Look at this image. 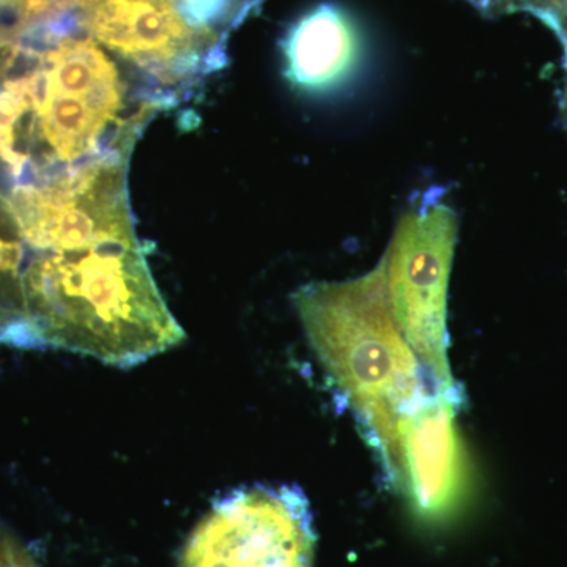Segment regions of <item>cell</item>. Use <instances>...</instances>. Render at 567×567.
Masks as SVG:
<instances>
[{
    "mask_svg": "<svg viewBox=\"0 0 567 567\" xmlns=\"http://www.w3.org/2000/svg\"><path fill=\"white\" fill-rule=\"evenodd\" d=\"M25 349H63L132 368L185 339L141 244L40 252L21 274Z\"/></svg>",
    "mask_w": 567,
    "mask_h": 567,
    "instance_id": "1",
    "label": "cell"
},
{
    "mask_svg": "<svg viewBox=\"0 0 567 567\" xmlns=\"http://www.w3.org/2000/svg\"><path fill=\"white\" fill-rule=\"evenodd\" d=\"M292 300L312 352L391 483L402 423L439 391L391 315L385 264L360 278L308 284Z\"/></svg>",
    "mask_w": 567,
    "mask_h": 567,
    "instance_id": "2",
    "label": "cell"
},
{
    "mask_svg": "<svg viewBox=\"0 0 567 567\" xmlns=\"http://www.w3.org/2000/svg\"><path fill=\"white\" fill-rule=\"evenodd\" d=\"M456 213L425 200L402 215L385 264L388 303L399 331L439 393L462 398L447 360V282L456 248Z\"/></svg>",
    "mask_w": 567,
    "mask_h": 567,
    "instance_id": "3",
    "label": "cell"
},
{
    "mask_svg": "<svg viewBox=\"0 0 567 567\" xmlns=\"http://www.w3.org/2000/svg\"><path fill=\"white\" fill-rule=\"evenodd\" d=\"M315 517L293 486L241 487L213 503L181 554V567H312Z\"/></svg>",
    "mask_w": 567,
    "mask_h": 567,
    "instance_id": "4",
    "label": "cell"
},
{
    "mask_svg": "<svg viewBox=\"0 0 567 567\" xmlns=\"http://www.w3.org/2000/svg\"><path fill=\"white\" fill-rule=\"evenodd\" d=\"M126 166L128 158H104L40 185L17 186L7 200L21 240L39 254L140 244Z\"/></svg>",
    "mask_w": 567,
    "mask_h": 567,
    "instance_id": "5",
    "label": "cell"
},
{
    "mask_svg": "<svg viewBox=\"0 0 567 567\" xmlns=\"http://www.w3.org/2000/svg\"><path fill=\"white\" fill-rule=\"evenodd\" d=\"M76 18L82 32L164 95L224 65V40L194 25L175 0H95Z\"/></svg>",
    "mask_w": 567,
    "mask_h": 567,
    "instance_id": "6",
    "label": "cell"
},
{
    "mask_svg": "<svg viewBox=\"0 0 567 567\" xmlns=\"http://www.w3.org/2000/svg\"><path fill=\"white\" fill-rule=\"evenodd\" d=\"M462 401L432 393L401 425L391 486L401 487L423 517H443L465 498L468 462L456 427Z\"/></svg>",
    "mask_w": 567,
    "mask_h": 567,
    "instance_id": "7",
    "label": "cell"
},
{
    "mask_svg": "<svg viewBox=\"0 0 567 567\" xmlns=\"http://www.w3.org/2000/svg\"><path fill=\"white\" fill-rule=\"evenodd\" d=\"M358 43L352 22L333 7L309 11L284 44L286 76L303 92H324L352 73Z\"/></svg>",
    "mask_w": 567,
    "mask_h": 567,
    "instance_id": "8",
    "label": "cell"
},
{
    "mask_svg": "<svg viewBox=\"0 0 567 567\" xmlns=\"http://www.w3.org/2000/svg\"><path fill=\"white\" fill-rule=\"evenodd\" d=\"M178 9L197 28L226 40L227 32L238 24L259 0H175Z\"/></svg>",
    "mask_w": 567,
    "mask_h": 567,
    "instance_id": "9",
    "label": "cell"
},
{
    "mask_svg": "<svg viewBox=\"0 0 567 567\" xmlns=\"http://www.w3.org/2000/svg\"><path fill=\"white\" fill-rule=\"evenodd\" d=\"M70 2L73 13H78V11H81L82 9H85V7L91 6V3L95 2V0H70Z\"/></svg>",
    "mask_w": 567,
    "mask_h": 567,
    "instance_id": "10",
    "label": "cell"
},
{
    "mask_svg": "<svg viewBox=\"0 0 567 567\" xmlns=\"http://www.w3.org/2000/svg\"><path fill=\"white\" fill-rule=\"evenodd\" d=\"M472 2L477 3L480 7L487 6L488 2H492V0H472Z\"/></svg>",
    "mask_w": 567,
    "mask_h": 567,
    "instance_id": "11",
    "label": "cell"
}]
</instances>
